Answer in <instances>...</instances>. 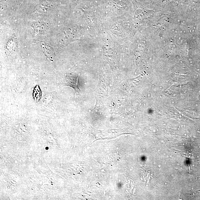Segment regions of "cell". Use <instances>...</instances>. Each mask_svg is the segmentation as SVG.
I'll use <instances>...</instances> for the list:
<instances>
[{"label": "cell", "mask_w": 200, "mask_h": 200, "mask_svg": "<svg viewBox=\"0 0 200 200\" xmlns=\"http://www.w3.org/2000/svg\"><path fill=\"white\" fill-rule=\"evenodd\" d=\"M78 77L76 76H68L65 79L64 84L65 86L70 87L75 91L77 95H79L80 92V89L78 85Z\"/></svg>", "instance_id": "6da1fadb"}]
</instances>
